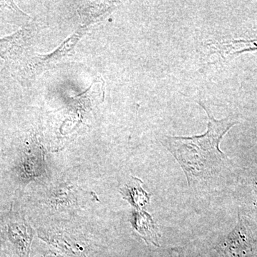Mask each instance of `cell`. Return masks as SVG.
<instances>
[{"label": "cell", "instance_id": "1", "mask_svg": "<svg viewBox=\"0 0 257 257\" xmlns=\"http://www.w3.org/2000/svg\"><path fill=\"white\" fill-rule=\"evenodd\" d=\"M199 104L209 117L205 133L192 137L166 136L161 140L182 167L189 185L219 172L227 160L219 145L230 128L238 123L233 117L216 119L201 101Z\"/></svg>", "mask_w": 257, "mask_h": 257}, {"label": "cell", "instance_id": "2", "mask_svg": "<svg viewBox=\"0 0 257 257\" xmlns=\"http://www.w3.org/2000/svg\"><path fill=\"white\" fill-rule=\"evenodd\" d=\"M34 231L25 216L11 209L0 213V237L19 257L30 256Z\"/></svg>", "mask_w": 257, "mask_h": 257}, {"label": "cell", "instance_id": "3", "mask_svg": "<svg viewBox=\"0 0 257 257\" xmlns=\"http://www.w3.org/2000/svg\"><path fill=\"white\" fill-rule=\"evenodd\" d=\"M137 215L138 216H136V229L139 233L146 241L158 246L157 241L159 236L158 231L151 216L145 211L139 212Z\"/></svg>", "mask_w": 257, "mask_h": 257}, {"label": "cell", "instance_id": "4", "mask_svg": "<svg viewBox=\"0 0 257 257\" xmlns=\"http://www.w3.org/2000/svg\"><path fill=\"white\" fill-rule=\"evenodd\" d=\"M134 179V182L126 186L122 193H124L125 199H128L135 207L140 209L150 202V197L141 187L143 182L137 178Z\"/></svg>", "mask_w": 257, "mask_h": 257}, {"label": "cell", "instance_id": "5", "mask_svg": "<svg viewBox=\"0 0 257 257\" xmlns=\"http://www.w3.org/2000/svg\"><path fill=\"white\" fill-rule=\"evenodd\" d=\"M45 257H63L62 256H60V255L57 254V253H55L53 252H50L48 253H47L46 255H45Z\"/></svg>", "mask_w": 257, "mask_h": 257}]
</instances>
